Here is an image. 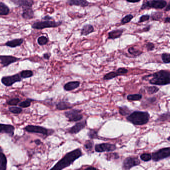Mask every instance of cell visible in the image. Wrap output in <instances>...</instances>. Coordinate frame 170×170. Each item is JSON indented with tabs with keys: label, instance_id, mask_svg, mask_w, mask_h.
I'll return each instance as SVG.
<instances>
[{
	"label": "cell",
	"instance_id": "52a82bcc",
	"mask_svg": "<svg viewBox=\"0 0 170 170\" xmlns=\"http://www.w3.org/2000/svg\"><path fill=\"white\" fill-rule=\"evenodd\" d=\"M152 159L154 161H158L170 157V147L161 149L152 154Z\"/></svg>",
	"mask_w": 170,
	"mask_h": 170
},
{
	"label": "cell",
	"instance_id": "f1b7e54d",
	"mask_svg": "<svg viewBox=\"0 0 170 170\" xmlns=\"http://www.w3.org/2000/svg\"><path fill=\"white\" fill-rule=\"evenodd\" d=\"M128 51L130 54L135 56H139L142 54L141 51L139 50L138 49H135L134 47L129 48Z\"/></svg>",
	"mask_w": 170,
	"mask_h": 170
},
{
	"label": "cell",
	"instance_id": "d6986e66",
	"mask_svg": "<svg viewBox=\"0 0 170 170\" xmlns=\"http://www.w3.org/2000/svg\"><path fill=\"white\" fill-rule=\"evenodd\" d=\"M80 83L78 81L70 82L66 83L64 86V89L66 91H70L74 90L78 88L80 86Z\"/></svg>",
	"mask_w": 170,
	"mask_h": 170
},
{
	"label": "cell",
	"instance_id": "e0dca14e",
	"mask_svg": "<svg viewBox=\"0 0 170 170\" xmlns=\"http://www.w3.org/2000/svg\"><path fill=\"white\" fill-rule=\"evenodd\" d=\"M67 3L71 6H77L85 7L89 6V2L87 0H68Z\"/></svg>",
	"mask_w": 170,
	"mask_h": 170
},
{
	"label": "cell",
	"instance_id": "7dc6e473",
	"mask_svg": "<svg viewBox=\"0 0 170 170\" xmlns=\"http://www.w3.org/2000/svg\"><path fill=\"white\" fill-rule=\"evenodd\" d=\"M85 170H97V169L95 168H94V167H90L86 169Z\"/></svg>",
	"mask_w": 170,
	"mask_h": 170
},
{
	"label": "cell",
	"instance_id": "74e56055",
	"mask_svg": "<svg viewBox=\"0 0 170 170\" xmlns=\"http://www.w3.org/2000/svg\"><path fill=\"white\" fill-rule=\"evenodd\" d=\"M89 137L91 139H96L98 138V131L95 130H90L88 134Z\"/></svg>",
	"mask_w": 170,
	"mask_h": 170
},
{
	"label": "cell",
	"instance_id": "1f68e13d",
	"mask_svg": "<svg viewBox=\"0 0 170 170\" xmlns=\"http://www.w3.org/2000/svg\"><path fill=\"white\" fill-rule=\"evenodd\" d=\"M31 100H26L25 101L19 103L18 105L20 106V107L22 108H26L31 106Z\"/></svg>",
	"mask_w": 170,
	"mask_h": 170
},
{
	"label": "cell",
	"instance_id": "83f0119b",
	"mask_svg": "<svg viewBox=\"0 0 170 170\" xmlns=\"http://www.w3.org/2000/svg\"><path fill=\"white\" fill-rule=\"evenodd\" d=\"M119 112L123 116H126L130 114V110L127 107L123 106V107H120Z\"/></svg>",
	"mask_w": 170,
	"mask_h": 170
},
{
	"label": "cell",
	"instance_id": "4dcf8cb0",
	"mask_svg": "<svg viewBox=\"0 0 170 170\" xmlns=\"http://www.w3.org/2000/svg\"><path fill=\"white\" fill-rule=\"evenodd\" d=\"M37 42L40 45H46L47 43L48 42V39L45 36H42L39 37L37 39Z\"/></svg>",
	"mask_w": 170,
	"mask_h": 170
},
{
	"label": "cell",
	"instance_id": "277c9868",
	"mask_svg": "<svg viewBox=\"0 0 170 170\" xmlns=\"http://www.w3.org/2000/svg\"><path fill=\"white\" fill-rule=\"evenodd\" d=\"M167 5V3L164 0H152L145 2L141 7V9L148 8H154L156 9H162Z\"/></svg>",
	"mask_w": 170,
	"mask_h": 170
},
{
	"label": "cell",
	"instance_id": "5bb4252c",
	"mask_svg": "<svg viewBox=\"0 0 170 170\" xmlns=\"http://www.w3.org/2000/svg\"><path fill=\"white\" fill-rule=\"evenodd\" d=\"M15 131L14 126L10 124L0 123V134H6L11 136H13Z\"/></svg>",
	"mask_w": 170,
	"mask_h": 170
},
{
	"label": "cell",
	"instance_id": "f546056e",
	"mask_svg": "<svg viewBox=\"0 0 170 170\" xmlns=\"http://www.w3.org/2000/svg\"><path fill=\"white\" fill-rule=\"evenodd\" d=\"M9 111L12 113L18 115V114H20V113H21L23 111V109L21 107H9Z\"/></svg>",
	"mask_w": 170,
	"mask_h": 170
},
{
	"label": "cell",
	"instance_id": "3957f363",
	"mask_svg": "<svg viewBox=\"0 0 170 170\" xmlns=\"http://www.w3.org/2000/svg\"><path fill=\"white\" fill-rule=\"evenodd\" d=\"M150 80V84L157 85H166L170 84V73L166 71H160L154 74Z\"/></svg>",
	"mask_w": 170,
	"mask_h": 170
},
{
	"label": "cell",
	"instance_id": "e575fe53",
	"mask_svg": "<svg viewBox=\"0 0 170 170\" xmlns=\"http://www.w3.org/2000/svg\"><path fill=\"white\" fill-rule=\"evenodd\" d=\"M133 18H134V17L131 15H126L125 17L123 18V20H121V23H123V24H125V23H128L130 22L131 20Z\"/></svg>",
	"mask_w": 170,
	"mask_h": 170
},
{
	"label": "cell",
	"instance_id": "8d00e7d4",
	"mask_svg": "<svg viewBox=\"0 0 170 170\" xmlns=\"http://www.w3.org/2000/svg\"><path fill=\"white\" fill-rule=\"evenodd\" d=\"M159 89L155 86H151L147 88V92L149 94H153L158 92Z\"/></svg>",
	"mask_w": 170,
	"mask_h": 170
},
{
	"label": "cell",
	"instance_id": "ac0fdd59",
	"mask_svg": "<svg viewBox=\"0 0 170 170\" xmlns=\"http://www.w3.org/2000/svg\"><path fill=\"white\" fill-rule=\"evenodd\" d=\"M22 17L26 20H31L34 17V11L31 8H23Z\"/></svg>",
	"mask_w": 170,
	"mask_h": 170
},
{
	"label": "cell",
	"instance_id": "bcb514c9",
	"mask_svg": "<svg viewBox=\"0 0 170 170\" xmlns=\"http://www.w3.org/2000/svg\"><path fill=\"white\" fill-rule=\"evenodd\" d=\"M49 55L48 53H45L43 55V57L46 59H49Z\"/></svg>",
	"mask_w": 170,
	"mask_h": 170
},
{
	"label": "cell",
	"instance_id": "8fae6325",
	"mask_svg": "<svg viewBox=\"0 0 170 170\" xmlns=\"http://www.w3.org/2000/svg\"><path fill=\"white\" fill-rule=\"evenodd\" d=\"M140 164L139 160L135 157H128L123 162V168L125 170H130L132 167Z\"/></svg>",
	"mask_w": 170,
	"mask_h": 170
},
{
	"label": "cell",
	"instance_id": "4fadbf2b",
	"mask_svg": "<svg viewBox=\"0 0 170 170\" xmlns=\"http://www.w3.org/2000/svg\"><path fill=\"white\" fill-rule=\"evenodd\" d=\"M19 60L20 59L16 57L10 55H0V62L4 67H7Z\"/></svg>",
	"mask_w": 170,
	"mask_h": 170
},
{
	"label": "cell",
	"instance_id": "836d02e7",
	"mask_svg": "<svg viewBox=\"0 0 170 170\" xmlns=\"http://www.w3.org/2000/svg\"><path fill=\"white\" fill-rule=\"evenodd\" d=\"M140 158L142 160L145 162L150 161L152 159V156L150 154L144 153L142 154L140 156Z\"/></svg>",
	"mask_w": 170,
	"mask_h": 170
},
{
	"label": "cell",
	"instance_id": "f35d334b",
	"mask_svg": "<svg viewBox=\"0 0 170 170\" xmlns=\"http://www.w3.org/2000/svg\"><path fill=\"white\" fill-rule=\"evenodd\" d=\"M162 59L164 63H170V54L164 53L162 55Z\"/></svg>",
	"mask_w": 170,
	"mask_h": 170
},
{
	"label": "cell",
	"instance_id": "ab89813d",
	"mask_svg": "<svg viewBox=\"0 0 170 170\" xmlns=\"http://www.w3.org/2000/svg\"><path fill=\"white\" fill-rule=\"evenodd\" d=\"M163 14L162 12H155L152 15V18L153 20H158L162 17Z\"/></svg>",
	"mask_w": 170,
	"mask_h": 170
},
{
	"label": "cell",
	"instance_id": "7402d4cb",
	"mask_svg": "<svg viewBox=\"0 0 170 170\" xmlns=\"http://www.w3.org/2000/svg\"><path fill=\"white\" fill-rule=\"evenodd\" d=\"M123 32V29H117L112 31L109 33V39H118L121 36Z\"/></svg>",
	"mask_w": 170,
	"mask_h": 170
},
{
	"label": "cell",
	"instance_id": "816d5d0a",
	"mask_svg": "<svg viewBox=\"0 0 170 170\" xmlns=\"http://www.w3.org/2000/svg\"><path fill=\"white\" fill-rule=\"evenodd\" d=\"M168 140L169 141H170V137H169L168 138Z\"/></svg>",
	"mask_w": 170,
	"mask_h": 170
},
{
	"label": "cell",
	"instance_id": "d4e9b609",
	"mask_svg": "<svg viewBox=\"0 0 170 170\" xmlns=\"http://www.w3.org/2000/svg\"><path fill=\"white\" fill-rule=\"evenodd\" d=\"M9 12V8L3 3H0V15H7Z\"/></svg>",
	"mask_w": 170,
	"mask_h": 170
},
{
	"label": "cell",
	"instance_id": "f907efd6",
	"mask_svg": "<svg viewBox=\"0 0 170 170\" xmlns=\"http://www.w3.org/2000/svg\"><path fill=\"white\" fill-rule=\"evenodd\" d=\"M149 29H150V26H147V27H146V28L143 29V31H148Z\"/></svg>",
	"mask_w": 170,
	"mask_h": 170
},
{
	"label": "cell",
	"instance_id": "ba28073f",
	"mask_svg": "<svg viewBox=\"0 0 170 170\" xmlns=\"http://www.w3.org/2000/svg\"><path fill=\"white\" fill-rule=\"evenodd\" d=\"M24 129L26 131L30 133L42 134L45 135H48L49 134V130L48 129L40 126L29 125L26 126Z\"/></svg>",
	"mask_w": 170,
	"mask_h": 170
},
{
	"label": "cell",
	"instance_id": "60d3db41",
	"mask_svg": "<svg viewBox=\"0 0 170 170\" xmlns=\"http://www.w3.org/2000/svg\"><path fill=\"white\" fill-rule=\"evenodd\" d=\"M149 19V16L148 15H142L140 17L139 22L142 23V22H145V21L148 20Z\"/></svg>",
	"mask_w": 170,
	"mask_h": 170
},
{
	"label": "cell",
	"instance_id": "b9f144b4",
	"mask_svg": "<svg viewBox=\"0 0 170 170\" xmlns=\"http://www.w3.org/2000/svg\"><path fill=\"white\" fill-rule=\"evenodd\" d=\"M146 47L148 51L153 50L154 48V45L152 43H147L146 45Z\"/></svg>",
	"mask_w": 170,
	"mask_h": 170
},
{
	"label": "cell",
	"instance_id": "6da1fadb",
	"mask_svg": "<svg viewBox=\"0 0 170 170\" xmlns=\"http://www.w3.org/2000/svg\"><path fill=\"white\" fill-rule=\"evenodd\" d=\"M82 156V152L80 149H76L66 154L62 159L55 164L53 168L49 170H63L69 167L74 161Z\"/></svg>",
	"mask_w": 170,
	"mask_h": 170
},
{
	"label": "cell",
	"instance_id": "cb8c5ba5",
	"mask_svg": "<svg viewBox=\"0 0 170 170\" xmlns=\"http://www.w3.org/2000/svg\"><path fill=\"white\" fill-rule=\"evenodd\" d=\"M72 108V106L70 103L66 101H61L56 105V109L58 110H65Z\"/></svg>",
	"mask_w": 170,
	"mask_h": 170
},
{
	"label": "cell",
	"instance_id": "ee69618b",
	"mask_svg": "<svg viewBox=\"0 0 170 170\" xmlns=\"http://www.w3.org/2000/svg\"><path fill=\"white\" fill-rule=\"evenodd\" d=\"M126 1L129 3H137L140 1V0H126Z\"/></svg>",
	"mask_w": 170,
	"mask_h": 170
},
{
	"label": "cell",
	"instance_id": "ffe728a7",
	"mask_svg": "<svg viewBox=\"0 0 170 170\" xmlns=\"http://www.w3.org/2000/svg\"><path fill=\"white\" fill-rule=\"evenodd\" d=\"M23 42V39H15L10 40L6 43V45L9 47L15 48L21 45Z\"/></svg>",
	"mask_w": 170,
	"mask_h": 170
},
{
	"label": "cell",
	"instance_id": "d6a6232c",
	"mask_svg": "<svg viewBox=\"0 0 170 170\" xmlns=\"http://www.w3.org/2000/svg\"><path fill=\"white\" fill-rule=\"evenodd\" d=\"M20 101V100L19 98H14L7 101V104L9 106H15L19 104Z\"/></svg>",
	"mask_w": 170,
	"mask_h": 170
},
{
	"label": "cell",
	"instance_id": "603a6c76",
	"mask_svg": "<svg viewBox=\"0 0 170 170\" xmlns=\"http://www.w3.org/2000/svg\"><path fill=\"white\" fill-rule=\"evenodd\" d=\"M93 31H94V28L92 25H85L81 30V35L85 36L89 35V34L93 32Z\"/></svg>",
	"mask_w": 170,
	"mask_h": 170
},
{
	"label": "cell",
	"instance_id": "d590c367",
	"mask_svg": "<svg viewBox=\"0 0 170 170\" xmlns=\"http://www.w3.org/2000/svg\"><path fill=\"white\" fill-rule=\"evenodd\" d=\"M93 143L90 140L86 141L84 145L85 148L88 151H91L93 147Z\"/></svg>",
	"mask_w": 170,
	"mask_h": 170
},
{
	"label": "cell",
	"instance_id": "7c38bea8",
	"mask_svg": "<svg viewBox=\"0 0 170 170\" xmlns=\"http://www.w3.org/2000/svg\"><path fill=\"white\" fill-rule=\"evenodd\" d=\"M128 72L127 69L124 68H120L116 71H112L104 75V79L105 80H111L119 76L125 75Z\"/></svg>",
	"mask_w": 170,
	"mask_h": 170
},
{
	"label": "cell",
	"instance_id": "30bf717a",
	"mask_svg": "<svg viewBox=\"0 0 170 170\" xmlns=\"http://www.w3.org/2000/svg\"><path fill=\"white\" fill-rule=\"evenodd\" d=\"M117 147L115 144L110 143H101L95 146V151L97 152H112L115 151Z\"/></svg>",
	"mask_w": 170,
	"mask_h": 170
},
{
	"label": "cell",
	"instance_id": "c3c4849f",
	"mask_svg": "<svg viewBox=\"0 0 170 170\" xmlns=\"http://www.w3.org/2000/svg\"><path fill=\"white\" fill-rule=\"evenodd\" d=\"M166 23H170V18H167L165 20Z\"/></svg>",
	"mask_w": 170,
	"mask_h": 170
},
{
	"label": "cell",
	"instance_id": "9c48e42d",
	"mask_svg": "<svg viewBox=\"0 0 170 170\" xmlns=\"http://www.w3.org/2000/svg\"><path fill=\"white\" fill-rule=\"evenodd\" d=\"M21 81H22V78L19 74L5 76L3 77L1 79L2 84L6 87L12 86L15 83L19 82Z\"/></svg>",
	"mask_w": 170,
	"mask_h": 170
},
{
	"label": "cell",
	"instance_id": "4316f807",
	"mask_svg": "<svg viewBox=\"0 0 170 170\" xmlns=\"http://www.w3.org/2000/svg\"><path fill=\"white\" fill-rule=\"evenodd\" d=\"M142 98V96L140 94H134V95H129L127 97V100L129 101H139Z\"/></svg>",
	"mask_w": 170,
	"mask_h": 170
},
{
	"label": "cell",
	"instance_id": "f5cc1de1",
	"mask_svg": "<svg viewBox=\"0 0 170 170\" xmlns=\"http://www.w3.org/2000/svg\"><path fill=\"white\" fill-rule=\"evenodd\" d=\"M2 149L1 148V147H0V150H2Z\"/></svg>",
	"mask_w": 170,
	"mask_h": 170
},
{
	"label": "cell",
	"instance_id": "7a4b0ae2",
	"mask_svg": "<svg viewBox=\"0 0 170 170\" xmlns=\"http://www.w3.org/2000/svg\"><path fill=\"white\" fill-rule=\"evenodd\" d=\"M127 120L136 125H142L147 123L149 120V115L147 112L136 111L130 114Z\"/></svg>",
	"mask_w": 170,
	"mask_h": 170
},
{
	"label": "cell",
	"instance_id": "9a60e30c",
	"mask_svg": "<svg viewBox=\"0 0 170 170\" xmlns=\"http://www.w3.org/2000/svg\"><path fill=\"white\" fill-rule=\"evenodd\" d=\"M87 124V121L86 120L79 122L75 124V125L72 126L69 130V132L71 134H78L80 131H81L82 129L84 128Z\"/></svg>",
	"mask_w": 170,
	"mask_h": 170
},
{
	"label": "cell",
	"instance_id": "5b68a950",
	"mask_svg": "<svg viewBox=\"0 0 170 170\" xmlns=\"http://www.w3.org/2000/svg\"><path fill=\"white\" fill-rule=\"evenodd\" d=\"M61 25V22H55L49 20L35 23L32 25V28L34 29H42L46 28H56L60 26Z\"/></svg>",
	"mask_w": 170,
	"mask_h": 170
},
{
	"label": "cell",
	"instance_id": "f6af8a7d",
	"mask_svg": "<svg viewBox=\"0 0 170 170\" xmlns=\"http://www.w3.org/2000/svg\"><path fill=\"white\" fill-rule=\"evenodd\" d=\"M34 142H35V144L37 145H40V144L42 143L41 141H40V140L39 139L35 140V141H34Z\"/></svg>",
	"mask_w": 170,
	"mask_h": 170
},
{
	"label": "cell",
	"instance_id": "8992f818",
	"mask_svg": "<svg viewBox=\"0 0 170 170\" xmlns=\"http://www.w3.org/2000/svg\"><path fill=\"white\" fill-rule=\"evenodd\" d=\"M65 115L69 121L76 122L80 121L83 119V116L81 113V110L71 109L65 112Z\"/></svg>",
	"mask_w": 170,
	"mask_h": 170
},
{
	"label": "cell",
	"instance_id": "681fc988",
	"mask_svg": "<svg viewBox=\"0 0 170 170\" xmlns=\"http://www.w3.org/2000/svg\"><path fill=\"white\" fill-rule=\"evenodd\" d=\"M166 11H170V3L169 4L168 6H167V8L166 9Z\"/></svg>",
	"mask_w": 170,
	"mask_h": 170
},
{
	"label": "cell",
	"instance_id": "484cf974",
	"mask_svg": "<svg viewBox=\"0 0 170 170\" xmlns=\"http://www.w3.org/2000/svg\"><path fill=\"white\" fill-rule=\"evenodd\" d=\"M34 73L31 70H23L20 73V77L22 78H29L32 77Z\"/></svg>",
	"mask_w": 170,
	"mask_h": 170
},
{
	"label": "cell",
	"instance_id": "44dd1931",
	"mask_svg": "<svg viewBox=\"0 0 170 170\" xmlns=\"http://www.w3.org/2000/svg\"><path fill=\"white\" fill-rule=\"evenodd\" d=\"M7 160L6 157L3 152V150H0V170H6Z\"/></svg>",
	"mask_w": 170,
	"mask_h": 170
},
{
	"label": "cell",
	"instance_id": "7bdbcfd3",
	"mask_svg": "<svg viewBox=\"0 0 170 170\" xmlns=\"http://www.w3.org/2000/svg\"><path fill=\"white\" fill-rule=\"evenodd\" d=\"M43 19L46 20V21H49V20H50L52 19V18L49 17V16H48V15H46V16L43 18Z\"/></svg>",
	"mask_w": 170,
	"mask_h": 170
},
{
	"label": "cell",
	"instance_id": "2e32d148",
	"mask_svg": "<svg viewBox=\"0 0 170 170\" xmlns=\"http://www.w3.org/2000/svg\"><path fill=\"white\" fill-rule=\"evenodd\" d=\"M11 1L18 6L22 7L23 8H31L34 5L32 0H11Z\"/></svg>",
	"mask_w": 170,
	"mask_h": 170
}]
</instances>
